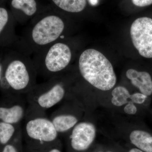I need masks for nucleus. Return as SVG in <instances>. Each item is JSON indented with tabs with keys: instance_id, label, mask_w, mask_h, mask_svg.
I'll return each mask as SVG.
<instances>
[{
	"instance_id": "f257e3e1",
	"label": "nucleus",
	"mask_w": 152,
	"mask_h": 152,
	"mask_svg": "<svg viewBox=\"0 0 152 152\" xmlns=\"http://www.w3.org/2000/svg\"><path fill=\"white\" fill-rule=\"evenodd\" d=\"M79 68L83 78L101 91L111 89L116 83V76L111 63L95 49H88L82 53L79 58Z\"/></svg>"
},
{
	"instance_id": "f03ea898",
	"label": "nucleus",
	"mask_w": 152,
	"mask_h": 152,
	"mask_svg": "<svg viewBox=\"0 0 152 152\" xmlns=\"http://www.w3.org/2000/svg\"><path fill=\"white\" fill-rule=\"evenodd\" d=\"M45 111L29 105L25 119L24 134L32 147L54 143L59 134Z\"/></svg>"
},
{
	"instance_id": "7ed1b4c3",
	"label": "nucleus",
	"mask_w": 152,
	"mask_h": 152,
	"mask_svg": "<svg viewBox=\"0 0 152 152\" xmlns=\"http://www.w3.org/2000/svg\"><path fill=\"white\" fill-rule=\"evenodd\" d=\"M26 95L28 105L44 111L66 100L69 95L66 86L61 82L34 87Z\"/></svg>"
},
{
	"instance_id": "20e7f679",
	"label": "nucleus",
	"mask_w": 152,
	"mask_h": 152,
	"mask_svg": "<svg viewBox=\"0 0 152 152\" xmlns=\"http://www.w3.org/2000/svg\"><path fill=\"white\" fill-rule=\"evenodd\" d=\"M131 39L139 54L152 58V19L142 17L136 20L130 29Z\"/></svg>"
},
{
	"instance_id": "39448f33",
	"label": "nucleus",
	"mask_w": 152,
	"mask_h": 152,
	"mask_svg": "<svg viewBox=\"0 0 152 152\" xmlns=\"http://www.w3.org/2000/svg\"><path fill=\"white\" fill-rule=\"evenodd\" d=\"M3 72L6 80L16 94H27L34 88L28 69L21 61H12L5 70L3 69Z\"/></svg>"
},
{
	"instance_id": "423d86ee",
	"label": "nucleus",
	"mask_w": 152,
	"mask_h": 152,
	"mask_svg": "<svg viewBox=\"0 0 152 152\" xmlns=\"http://www.w3.org/2000/svg\"><path fill=\"white\" fill-rule=\"evenodd\" d=\"M64 24L56 16L44 18L36 25L32 31L33 40L39 45H45L56 40L63 32Z\"/></svg>"
},
{
	"instance_id": "0eeeda50",
	"label": "nucleus",
	"mask_w": 152,
	"mask_h": 152,
	"mask_svg": "<svg viewBox=\"0 0 152 152\" xmlns=\"http://www.w3.org/2000/svg\"><path fill=\"white\" fill-rule=\"evenodd\" d=\"M27 109L21 95L13 94L1 96L0 120L10 124H20L25 118Z\"/></svg>"
},
{
	"instance_id": "6e6552de",
	"label": "nucleus",
	"mask_w": 152,
	"mask_h": 152,
	"mask_svg": "<svg viewBox=\"0 0 152 152\" xmlns=\"http://www.w3.org/2000/svg\"><path fill=\"white\" fill-rule=\"evenodd\" d=\"M96 133V128L93 123L88 121L79 122L69 132L70 147L75 151H84L93 143Z\"/></svg>"
},
{
	"instance_id": "1a4fd4ad",
	"label": "nucleus",
	"mask_w": 152,
	"mask_h": 152,
	"mask_svg": "<svg viewBox=\"0 0 152 152\" xmlns=\"http://www.w3.org/2000/svg\"><path fill=\"white\" fill-rule=\"evenodd\" d=\"M72 58L70 49L66 44H55L48 52L45 59L46 69L56 73L63 71L69 65Z\"/></svg>"
},
{
	"instance_id": "9d476101",
	"label": "nucleus",
	"mask_w": 152,
	"mask_h": 152,
	"mask_svg": "<svg viewBox=\"0 0 152 152\" xmlns=\"http://www.w3.org/2000/svg\"><path fill=\"white\" fill-rule=\"evenodd\" d=\"M50 119L59 134H66L79 123L78 118L72 111L71 105L66 101L52 114Z\"/></svg>"
},
{
	"instance_id": "9b49d317",
	"label": "nucleus",
	"mask_w": 152,
	"mask_h": 152,
	"mask_svg": "<svg viewBox=\"0 0 152 152\" xmlns=\"http://www.w3.org/2000/svg\"><path fill=\"white\" fill-rule=\"evenodd\" d=\"M126 76L132 84L138 88L142 94L147 96L152 94V80L148 73L129 69L127 71Z\"/></svg>"
},
{
	"instance_id": "f8f14e48",
	"label": "nucleus",
	"mask_w": 152,
	"mask_h": 152,
	"mask_svg": "<svg viewBox=\"0 0 152 152\" xmlns=\"http://www.w3.org/2000/svg\"><path fill=\"white\" fill-rule=\"evenodd\" d=\"M20 124H15L0 121V144L1 148L14 139L21 136Z\"/></svg>"
},
{
	"instance_id": "ddd939ff",
	"label": "nucleus",
	"mask_w": 152,
	"mask_h": 152,
	"mask_svg": "<svg viewBox=\"0 0 152 152\" xmlns=\"http://www.w3.org/2000/svg\"><path fill=\"white\" fill-rule=\"evenodd\" d=\"M130 139L133 145L145 152H152V136L147 132L134 130L131 133Z\"/></svg>"
},
{
	"instance_id": "4468645a",
	"label": "nucleus",
	"mask_w": 152,
	"mask_h": 152,
	"mask_svg": "<svg viewBox=\"0 0 152 152\" xmlns=\"http://www.w3.org/2000/svg\"><path fill=\"white\" fill-rule=\"evenodd\" d=\"M60 8L70 12H79L85 9L86 0H53Z\"/></svg>"
},
{
	"instance_id": "2eb2a0df",
	"label": "nucleus",
	"mask_w": 152,
	"mask_h": 152,
	"mask_svg": "<svg viewBox=\"0 0 152 152\" xmlns=\"http://www.w3.org/2000/svg\"><path fill=\"white\" fill-rule=\"evenodd\" d=\"M111 102L114 106L121 107L129 102L128 99L130 98L131 95L126 88L118 86L114 89L112 92Z\"/></svg>"
},
{
	"instance_id": "dca6fc26",
	"label": "nucleus",
	"mask_w": 152,
	"mask_h": 152,
	"mask_svg": "<svg viewBox=\"0 0 152 152\" xmlns=\"http://www.w3.org/2000/svg\"><path fill=\"white\" fill-rule=\"evenodd\" d=\"M12 5L15 8L21 10L28 16H32L37 11L35 0H12Z\"/></svg>"
},
{
	"instance_id": "f3484780",
	"label": "nucleus",
	"mask_w": 152,
	"mask_h": 152,
	"mask_svg": "<svg viewBox=\"0 0 152 152\" xmlns=\"http://www.w3.org/2000/svg\"><path fill=\"white\" fill-rule=\"evenodd\" d=\"M21 137L22 135L17 137L1 148V152H21L20 146Z\"/></svg>"
},
{
	"instance_id": "a211bd4d",
	"label": "nucleus",
	"mask_w": 152,
	"mask_h": 152,
	"mask_svg": "<svg viewBox=\"0 0 152 152\" xmlns=\"http://www.w3.org/2000/svg\"><path fill=\"white\" fill-rule=\"evenodd\" d=\"M8 20V14L5 9L0 8V32L1 33Z\"/></svg>"
},
{
	"instance_id": "6ab92c4d",
	"label": "nucleus",
	"mask_w": 152,
	"mask_h": 152,
	"mask_svg": "<svg viewBox=\"0 0 152 152\" xmlns=\"http://www.w3.org/2000/svg\"><path fill=\"white\" fill-rule=\"evenodd\" d=\"M147 98L146 95L141 93H137L131 95L130 99H131V101L134 103L141 104L143 103Z\"/></svg>"
},
{
	"instance_id": "aec40b11",
	"label": "nucleus",
	"mask_w": 152,
	"mask_h": 152,
	"mask_svg": "<svg viewBox=\"0 0 152 152\" xmlns=\"http://www.w3.org/2000/svg\"><path fill=\"white\" fill-rule=\"evenodd\" d=\"M137 107L132 101L129 102L124 108L125 113L130 115H135L137 113Z\"/></svg>"
},
{
	"instance_id": "412c9836",
	"label": "nucleus",
	"mask_w": 152,
	"mask_h": 152,
	"mask_svg": "<svg viewBox=\"0 0 152 152\" xmlns=\"http://www.w3.org/2000/svg\"><path fill=\"white\" fill-rule=\"evenodd\" d=\"M133 4L139 7L149 6L152 4V0H132Z\"/></svg>"
},
{
	"instance_id": "4be33fe9",
	"label": "nucleus",
	"mask_w": 152,
	"mask_h": 152,
	"mask_svg": "<svg viewBox=\"0 0 152 152\" xmlns=\"http://www.w3.org/2000/svg\"><path fill=\"white\" fill-rule=\"evenodd\" d=\"M55 143L52 144L50 148H48L45 152H62L60 150L59 148L56 146H53V145Z\"/></svg>"
},
{
	"instance_id": "5701e85b",
	"label": "nucleus",
	"mask_w": 152,
	"mask_h": 152,
	"mask_svg": "<svg viewBox=\"0 0 152 152\" xmlns=\"http://www.w3.org/2000/svg\"><path fill=\"white\" fill-rule=\"evenodd\" d=\"M91 4L93 6L96 5L97 4L98 0H89Z\"/></svg>"
},
{
	"instance_id": "b1692460",
	"label": "nucleus",
	"mask_w": 152,
	"mask_h": 152,
	"mask_svg": "<svg viewBox=\"0 0 152 152\" xmlns=\"http://www.w3.org/2000/svg\"><path fill=\"white\" fill-rule=\"evenodd\" d=\"M129 152H143L142 150L139 149L133 148Z\"/></svg>"
},
{
	"instance_id": "393cba45",
	"label": "nucleus",
	"mask_w": 152,
	"mask_h": 152,
	"mask_svg": "<svg viewBox=\"0 0 152 152\" xmlns=\"http://www.w3.org/2000/svg\"></svg>"
}]
</instances>
